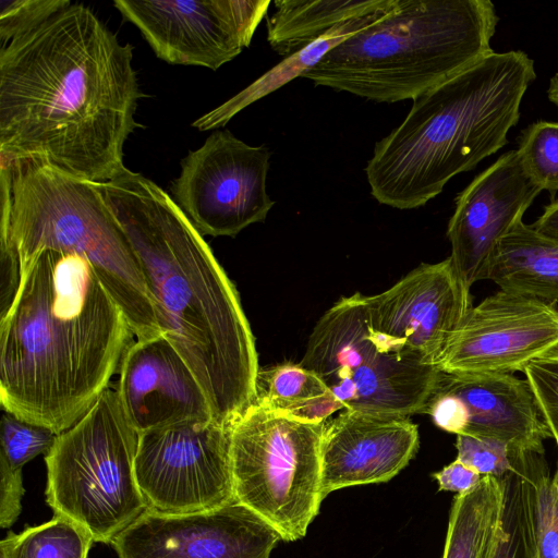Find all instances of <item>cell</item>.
<instances>
[{
    "instance_id": "7",
    "label": "cell",
    "mask_w": 558,
    "mask_h": 558,
    "mask_svg": "<svg viewBox=\"0 0 558 558\" xmlns=\"http://www.w3.org/2000/svg\"><path fill=\"white\" fill-rule=\"evenodd\" d=\"M137 440L117 390L106 388L45 456L46 502L54 515L94 543L111 544L148 508L135 477Z\"/></svg>"
},
{
    "instance_id": "5",
    "label": "cell",
    "mask_w": 558,
    "mask_h": 558,
    "mask_svg": "<svg viewBox=\"0 0 558 558\" xmlns=\"http://www.w3.org/2000/svg\"><path fill=\"white\" fill-rule=\"evenodd\" d=\"M489 0H396L303 74L376 102L414 99L493 52Z\"/></svg>"
},
{
    "instance_id": "14",
    "label": "cell",
    "mask_w": 558,
    "mask_h": 558,
    "mask_svg": "<svg viewBox=\"0 0 558 558\" xmlns=\"http://www.w3.org/2000/svg\"><path fill=\"white\" fill-rule=\"evenodd\" d=\"M558 350V308L499 290L472 306L437 367L447 374H512Z\"/></svg>"
},
{
    "instance_id": "15",
    "label": "cell",
    "mask_w": 558,
    "mask_h": 558,
    "mask_svg": "<svg viewBox=\"0 0 558 558\" xmlns=\"http://www.w3.org/2000/svg\"><path fill=\"white\" fill-rule=\"evenodd\" d=\"M279 532L235 501L191 512L147 508L111 542L118 558H269Z\"/></svg>"
},
{
    "instance_id": "1",
    "label": "cell",
    "mask_w": 558,
    "mask_h": 558,
    "mask_svg": "<svg viewBox=\"0 0 558 558\" xmlns=\"http://www.w3.org/2000/svg\"><path fill=\"white\" fill-rule=\"evenodd\" d=\"M133 47L82 3H71L0 50V155L39 157L105 182L125 168L138 128Z\"/></svg>"
},
{
    "instance_id": "27",
    "label": "cell",
    "mask_w": 558,
    "mask_h": 558,
    "mask_svg": "<svg viewBox=\"0 0 558 558\" xmlns=\"http://www.w3.org/2000/svg\"><path fill=\"white\" fill-rule=\"evenodd\" d=\"M502 482V507L488 558H534L531 509L520 476L512 470Z\"/></svg>"
},
{
    "instance_id": "29",
    "label": "cell",
    "mask_w": 558,
    "mask_h": 558,
    "mask_svg": "<svg viewBox=\"0 0 558 558\" xmlns=\"http://www.w3.org/2000/svg\"><path fill=\"white\" fill-rule=\"evenodd\" d=\"M57 436L44 426L25 422L4 412L0 427V461L12 470L22 471V468L34 458L46 456Z\"/></svg>"
},
{
    "instance_id": "4",
    "label": "cell",
    "mask_w": 558,
    "mask_h": 558,
    "mask_svg": "<svg viewBox=\"0 0 558 558\" xmlns=\"http://www.w3.org/2000/svg\"><path fill=\"white\" fill-rule=\"evenodd\" d=\"M535 77L525 52L493 51L416 96L405 119L375 144L365 168L372 196L397 209L424 206L508 143Z\"/></svg>"
},
{
    "instance_id": "13",
    "label": "cell",
    "mask_w": 558,
    "mask_h": 558,
    "mask_svg": "<svg viewBox=\"0 0 558 558\" xmlns=\"http://www.w3.org/2000/svg\"><path fill=\"white\" fill-rule=\"evenodd\" d=\"M270 0H114L122 17L170 64L218 70L252 41Z\"/></svg>"
},
{
    "instance_id": "12",
    "label": "cell",
    "mask_w": 558,
    "mask_h": 558,
    "mask_svg": "<svg viewBox=\"0 0 558 558\" xmlns=\"http://www.w3.org/2000/svg\"><path fill=\"white\" fill-rule=\"evenodd\" d=\"M365 306L369 337L381 353L437 367L472 298L448 257L421 264L388 290L365 296Z\"/></svg>"
},
{
    "instance_id": "17",
    "label": "cell",
    "mask_w": 558,
    "mask_h": 558,
    "mask_svg": "<svg viewBox=\"0 0 558 558\" xmlns=\"http://www.w3.org/2000/svg\"><path fill=\"white\" fill-rule=\"evenodd\" d=\"M116 390L138 435L215 421L195 375L163 335L130 342L119 366Z\"/></svg>"
},
{
    "instance_id": "38",
    "label": "cell",
    "mask_w": 558,
    "mask_h": 558,
    "mask_svg": "<svg viewBox=\"0 0 558 558\" xmlns=\"http://www.w3.org/2000/svg\"><path fill=\"white\" fill-rule=\"evenodd\" d=\"M0 558H5L4 554L0 551Z\"/></svg>"
},
{
    "instance_id": "25",
    "label": "cell",
    "mask_w": 558,
    "mask_h": 558,
    "mask_svg": "<svg viewBox=\"0 0 558 558\" xmlns=\"http://www.w3.org/2000/svg\"><path fill=\"white\" fill-rule=\"evenodd\" d=\"M511 463L531 509L534 558H558V506L545 453L511 448Z\"/></svg>"
},
{
    "instance_id": "34",
    "label": "cell",
    "mask_w": 558,
    "mask_h": 558,
    "mask_svg": "<svg viewBox=\"0 0 558 558\" xmlns=\"http://www.w3.org/2000/svg\"><path fill=\"white\" fill-rule=\"evenodd\" d=\"M438 483V489L463 494L473 489L482 480L483 475L459 460L432 474Z\"/></svg>"
},
{
    "instance_id": "18",
    "label": "cell",
    "mask_w": 558,
    "mask_h": 558,
    "mask_svg": "<svg viewBox=\"0 0 558 558\" xmlns=\"http://www.w3.org/2000/svg\"><path fill=\"white\" fill-rule=\"evenodd\" d=\"M417 448V426L409 416L344 410L325 422L322 499L344 487L390 481Z\"/></svg>"
},
{
    "instance_id": "26",
    "label": "cell",
    "mask_w": 558,
    "mask_h": 558,
    "mask_svg": "<svg viewBox=\"0 0 558 558\" xmlns=\"http://www.w3.org/2000/svg\"><path fill=\"white\" fill-rule=\"evenodd\" d=\"M90 535L66 518H53L15 534L9 531L0 543L5 558H87Z\"/></svg>"
},
{
    "instance_id": "3",
    "label": "cell",
    "mask_w": 558,
    "mask_h": 558,
    "mask_svg": "<svg viewBox=\"0 0 558 558\" xmlns=\"http://www.w3.org/2000/svg\"><path fill=\"white\" fill-rule=\"evenodd\" d=\"M131 335L86 257L40 251L0 319L1 408L61 434L109 387Z\"/></svg>"
},
{
    "instance_id": "37",
    "label": "cell",
    "mask_w": 558,
    "mask_h": 558,
    "mask_svg": "<svg viewBox=\"0 0 558 558\" xmlns=\"http://www.w3.org/2000/svg\"><path fill=\"white\" fill-rule=\"evenodd\" d=\"M553 483H554L555 490H556V500H557V506H558V464H557L556 473L553 476Z\"/></svg>"
},
{
    "instance_id": "23",
    "label": "cell",
    "mask_w": 558,
    "mask_h": 558,
    "mask_svg": "<svg viewBox=\"0 0 558 558\" xmlns=\"http://www.w3.org/2000/svg\"><path fill=\"white\" fill-rule=\"evenodd\" d=\"M504 500L502 477L484 475L471 490L453 497L441 558H488Z\"/></svg>"
},
{
    "instance_id": "20",
    "label": "cell",
    "mask_w": 558,
    "mask_h": 558,
    "mask_svg": "<svg viewBox=\"0 0 558 558\" xmlns=\"http://www.w3.org/2000/svg\"><path fill=\"white\" fill-rule=\"evenodd\" d=\"M480 280L554 303L558 300V242L521 220L501 239Z\"/></svg>"
},
{
    "instance_id": "8",
    "label": "cell",
    "mask_w": 558,
    "mask_h": 558,
    "mask_svg": "<svg viewBox=\"0 0 558 558\" xmlns=\"http://www.w3.org/2000/svg\"><path fill=\"white\" fill-rule=\"evenodd\" d=\"M324 426L256 403L230 425L236 501L272 525L282 541L304 537L319 512Z\"/></svg>"
},
{
    "instance_id": "28",
    "label": "cell",
    "mask_w": 558,
    "mask_h": 558,
    "mask_svg": "<svg viewBox=\"0 0 558 558\" xmlns=\"http://www.w3.org/2000/svg\"><path fill=\"white\" fill-rule=\"evenodd\" d=\"M515 150L530 179L554 197L558 192V122L530 124L522 132Z\"/></svg>"
},
{
    "instance_id": "22",
    "label": "cell",
    "mask_w": 558,
    "mask_h": 558,
    "mask_svg": "<svg viewBox=\"0 0 558 558\" xmlns=\"http://www.w3.org/2000/svg\"><path fill=\"white\" fill-rule=\"evenodd\" d=\"M390 8L367 16L350 20L333 27L323 37L286 57L281 62L239 94L194 121L192 126L201 131L215 130L223 126L245 107L279 89L292 80L303 76L304 73L314 68L331 49L372 24Z\"/></svg>"
},
{
    "instance_id": "19",
    "label": "cell",
    "mask_w": 558,
    "mask_h": 558,
    "mask_svg": "<svg viewBox=\"0 0 558 558\" xmlns=\"http://www.w3.org/2000/svg\"><path fill=\"white\" fill-rule=\"evenodd\" d=\"M436 388L461 403L462 435L504 441L510 447L545 453L551 434L527 380L512 374H440Z\"/></svg>"
},
{
    "instance_id": "31",
    "label": "cell",
    "mask_w": 558,
    "mask_h": 558,
    "mask_svg": "<svg viewBox=\"0 0 558 558\" xmlns=\"http://www.w3.org/2000/svg\"><path fill=\"white\" fill-rule=\"evenodd\" d=\"M523 372L558 447V350L531 362Z\"/></svg>"
},
{
    "instance_id": "30",
    "label": "cell",
    "mask_w": 558,
    "mask_h": 558,
    "mask_svg": "<svg viewBox=\"0 0 558 558\" xmlns=\"http://www.w3.org/2000/svg\"><path fill=\"white\" fill-rule=\"evenodd\" d=\"M71 3L70 0H1V48Z\"/></svg>"
},
{
    "instance_id": "6",
    "label": "cell",
    "mask_w": 558,
    "mask_h": 558,
    "mask_svg": "<svg viewBox=\"0 0 558 558\" xmlns=\"http://www.w3.org/2000/svg\"><path fill=\"white\" fill-rule=\"evenodd\" d=\"M8 159L10 166L0 165V243L15 251L21 270L44 250L83 255L132 333L137 339L161 335L137 256L96 184L39 157Z\"/></svg>"
},
{
    "instance_id": "11",
    "label": "cell",
    "mask_w": 558,
    "mask_h": 558,
    "mask_svg": "<svg viewBox=\"0 0 558 558\" xmlns=\"http://www.w3.org/2000/svg\"><path fill=\"white\" fill-rule=\"evenodd\" d=\"M270 151L251 146L229 130L214 131L181 161L173 201L204 235L235 236L264 222L275 205L266 189Z\"/></svg>"
},
{
    "instance_id": "21",
    "label": "cell",
    "mask_w": 558,
    "mask_h": 558,
    "mask_svg": "<svg viewBox=\"0 0 558 558\" xmlns=\"http://www.w3.org/2000/svg\"><path fill=\"white\" fill-rule=\"evenodd\" d=\"M395 0H277L267 19V40L284 58L323 37L333 27L367 16Z\"/></svg>"
},
{
    "instance_id": "33",
    "label": "cell",
    "mask_w": 558,
    "mask_h": 558,
    "mask_svg": "<svg viewBox=\"0 0 558 558\" xmlns=\"http://www.w3.org/2000/svg\"><path fill=\"white\" fill-rule=\"evenodd\" d=\"M25 493L22 471L12 470L0 461V525L9 529L17 520Z\"/></svg>"
},
{
    "instance_id": "24",
    "label": "cell",
    "mask_w": 558,
    "mask_h": 558,
    "mask_svg": "<svg viewBox=\"0 0 558 558\" xmlns=\"http://www.w3.org/2000/svg\"><path fill=\"white\" fill-rule=\"evenodd\" d=\"M253 403L306 423H324L344 409L314 372L291 363L259 368Z\"/></svg>"
},
{
    "instance_id": "9",
    "label": "cell",
    "mask_w": 558,
    "mask_h": 558,
    "mask_svg": "<svg viewBox=\"0 0 558 558\" xmlns=\"http://www.w3.org/2000/svg\"><path fill=\"white\" fill-rule=\"evenodd\" d=\"M300 365L314 372L344 410L422 413L441 371L381 353L368 333L365 295L340 299L316 323Z\"/></svg>"
},
{
    "instance_id": "35",
    "label": "cell",
    "mask_w": 558,
    "mask_h": 558,
    "mask_svg": "<svg viewBox=\"0 0 558 558\" xmlns=\"http://www.w3.org/2000/svg\"><path fill=\"white\" fill-rule=\"evenodd\" d=\"M532 227L545 238L558 242V199L545 206L543 215Z\"/></svg>"
},
{
    "instance_id": "32",
    "label": "cell",
    "mask_w": 558,
    "mask_h": 558,
    "mask_svg": "<svg viewBox=\"0 0 558 558\" xmlns=\"http://www.w3.org/2000/svg\"><path fill=\"white\" fill-rule=\"evenodd\" d=\"M457 460L481 475L504 477L512 471L511 447L500 440L457 435Z\"/></svg>"
},
{
    "instance_id": "10",
    "label": "cell",
    "mask_w": 558,
    "mask_h": 558,
    "mask_svg": "<svg viewBox=\"0 0 558 558\" xmlns=\"http://www.w3.org/2000/svg\"><path fill=\"white\" fill-rule=\"evenodd\" d=\"M135 477L149 509L211 510L236 501L230 425L181 424L138 435Z\"/></svg>"
},
{
    "instance_id": "36",
    "label": "cell",
    "mask_w": 558,
    "mask_h": 558,
    "mask_svg": "<svg viewBox=\"0 0 558 558\" xmlns=\"http://www.w3.org/2000/svg\"><path fill=\"white\" fill-rule=\"evenodd\" d=\"M547 96L558 107V72L549 81Z\"/></svg>"
},
{
    "instance_id": "16",
    "label": "cell",
    "mask_w": 558,
    "mask_h": 558,
    "mask_svg": "<svg viewBox=\"0 0 558 558\" xmlns=\"http://www.w3.org/2000/svg\"><path fill=\"white\" fill-rule=\"evenodd\" d=\"M539 192L517 150H509L457 196L447 229L449 258L468 288L480 280L501 239L522 220Z\"/></svg>"
},
{
    "instance_id": "2",
    "label": "cell",
    "mask_w": 558,
    "mask_h": 558,
    "mask_svg": "<svg viewBox=\"0 0 558 558\" xmlns=\"http://www.w3.org/2000/svg\"><path fill=\"white\" fill-rule=\"evenodd\" d=\"M129 239L161 335L186 362L213 417L231 423L255 400V340L234 284L173 198L126 167L94 182Z\"/></svg>"
}]
</instances>
